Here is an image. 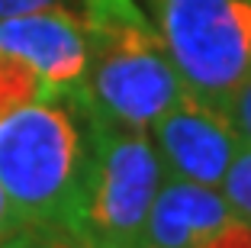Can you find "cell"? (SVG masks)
I'll list each match as a JSON object with an SVG mask.
<instances>
[{
	"mask_svg": "<svg viewBox=\"0 0 251 248\" xmlns=\"http://www.w3.org/2000/svg\"><path fill=\"white\" fill-rule=\"evenodd\" d=\"M161 181L164 165L151 136L94 113L90 161L68 239L77 248H139Z\"/></svg>",
	"mask_w": 251,
	"mask_h": 248,
	"instance_id": "2",
	"label": "cell"
},
{
	"mask_svg": "<svg viewBox=\"0 0 251 248\" xmlns=\"http://www.w3.org/2000/svg\"><path fill=\"white\" fill-rule=\"evenodd\" d=\"M84 23L90 42L81 84L84 103L100 119L151 132V126L187 94L158 29L145 13Z\"/></svg>",
	"mask_w": 251,
	"mask_h": 248,
	"instance_id": "3",
	"label": "cell"
},
{
	"mask_svg": "<svg viewBox=\"0 0 251 248\" xmlns=\"http://www.w3.org/2000/svg\"><path fill=\"white\" fill-rule=\"evenodd\" d=\"M151 10L184 90L226 110L251 74V0H151Z\"/></svg>",
	"mask_w": 251,
	"mask_h": 248,
	"instance_id": "4",
	"label": "cell"
},
{
	"mask_svg": "<svg viewBox=\"0 0 251 248\" xmlns=\"http://www.w3.org/2000/svg\"><path fill=\"white\" fill-rule=\"evenodd\" d=\"M139 248H151V245H145V242H142V245H139Z\"/></svg>",
	"mask_w": 251,
	"mask_h": 248,
	"instance_id": "14",
	"label": "cell"
},
{
	"mask_svg": "<svg viewBox=\"0 0 251 248\" xmlns=\"http://www.w3.org/2000/svg\"><path fill=\"white\" fill-rule=\"evenodd\" d=\"M226 113H229L232 126L238 129V136H242V142H248L251 145V74L245 78V84L232 94L229 107H226Z\"/></svg>",
	"mask_w": 251,
	"mask_h": 248,
	"instance_id": "11",
	"label": "cell"
},
{
	"mask_svg": "<svg viewBox=\"0 0 251 248\" xmlns=\"http://www.w3.org/2000/svg\"><path fill=\"white\" fill-rule=\"evenodd\" d=\"M90 139L94 113L81 90H52L0 116V187L26 226L68 235Z\"/></svg>",
	"mask_w": 251,
	"mask_h": 248,
	"instance_id": "1",
	"label": "cell"
},
{
	"mask_svg": "<svg viewBox=\"0 0 251 248\" xmlns=\"http://www.w3.org/2000/svg\"><path fill=\"white\" fill-rule=\"evenodd\" d=\"M219 190L226 193L229 206L235 210V216H242L245 222H251V145L248 142H242L238 155L232 158Z\"/></svg>",
	"mask_w": 251,
	"mask_h": 248,
	"instance_id": "8",
	"label": "cell"
},
{
	"mask_svg": "<svg viewBox=\"0 0 251 248\" xmlns=\"http://www.w3.org/2000/svg\"><path fill=\"white\" fill-rule=\"evenodd\" d=\"M74 242L68 235H58V232H49V229H20L16 235H10L0 248H71Z\"/></svg>",
	"mask_w": 251,
	"mask_h": 248,
	"instance_id": "10",
	"label": "cell"
},
{
	"mask_svg": "<svg viewBox=\"0 0 251 248\" xmlns=\"http://www.w3.org/2000/svg\"><path fill=\"white\" fill-rule=\"evenodd\" d=\"M0 52L23 58L52 90H81L90 55L84 13L49 7L0 20Z\"/></svg>",
	"mask_w": 251,
	"mask_h": 248,
	"instance_id": "6",
	"label": "cell"
},
{
	"mask_svg": "<svg viewBox=\"0 0 251 248\" xmlns=\"http://www.w3.org/2000/svg\"><path fill=\"white\" fill-rule=\"evenodd\" d=\"M20 229H26V222H23V216L13 210L10 197L3 193V187H0V245H3L10 235H16Z\"/></svg>",
	"mask_w": 251,
	"mask_h": 248,
	"instance_id": "13",
	"label": "cell"
},
{
	"mask_svg": "<svg viewBox=\"0 0 251 248\" xmlns=\"http://www.w3.org/2000/svg\"><path fill=\"white\" fill-rule=\"evenodd\" d=\"M49 7H74V3L71 0H0V20L36 13V10H49Z\"/></svg>",
	"mask_w": 251,
	"mask_h": 248,
	"instance_id": "12",
	"label": "cell"
},
{
	"mask_svg": "<svg viewBox=\"0 0 251 248\" xmlns=\"http://www.w3.org/2000/svg\"><path fill=\"white\" fill-rule=\"evenodd\" d=\"M148 136L161 155L164 174L206 187H222V177L242 148L229 113L190 94L180 97Z\"/></svg>",
	"mask_w": 251,
	"mask_h": 248,
	"instance_id": "5",
	"label": "cell"
},
{
	"mask_svg": "<svg viewBox=\"0 0 251 248\" xmlns=\"http://www.w3.org/2000/svg\"><path fill=\"white\" fill-rule=\"evenodd\" d=\"M229 219H235V210L219 187L164 174L148 210L142 242L151 248H197Z\"/></svg>",
	"mask_w": 251,
	"mask_h": 248,
	"instance_id": "7",
	"label": "cell"
},
{
	"mask_svg": "<svg viewBox=\"0 0 251 248\" xmlns=\"http://www.w3.org/2000/svg\"><path fill=\"white\" fill-rule=\"evenodd\" d=\"M197 248H251V222L242 216L229 219L226 226H219L209 239H203Z\"/></svg>",
	"mask_w": 251,
	"mask_h": 248,
	"instance_id": "9",
	"label": "cell"
}]
</instances>
